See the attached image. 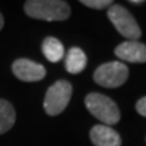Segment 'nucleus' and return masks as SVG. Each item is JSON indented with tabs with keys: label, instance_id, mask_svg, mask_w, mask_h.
<instances>
[{
	"label": "nucleus",
	"instance_id": "1",
	"mask_svg": "<svg viewBox=\"0 0 146 146\" xmlns=\"http://www.w3.org/2000/svg\"><path fill=\"white\" fill-rule=\"evenodd\" d=\"M23 8L27 16L47 22L66 21L70 16V7L62 0H29Z\"/></svg>",
	"mask_w": 146,
	"mask_h": 146
},
{
	"label": "nucleus",
	"instance_id": "2",
	"mask_svg": "<svg viewBox=\"0 0 146 146\" xmlns=\"http://www.w3.org/2000/svg\"><path fill=\"white\" fill-rule=\"evenodd\" d=\"M85 107L96 119L103 122L104 125H116L120 120V111L116 103L106 95L98 92L87 95Z\"/></svg>",
	"mask_w": 146,
	"mask_h": 146
},
{
	"label": "nucleus",
	"instance_id": "3",
	"mask_svg": "<svg viewBox=\"0 0 146 146\" xmlns=\"http://www.w3.org/2000/svg\"><path fill=\"white\" fill-rule=\"evenodd\" d=\"M72 84L66 80H58L53 85H50L43 100V108L46 114L50 116L61 114L68 107L72 98Z\"/></svg>",
	"mask_w": 146,
	"mask_h": 146
},
{
	"label": "nucleus",
	"instance_id": "4",
	"mask_svg": "<svg viewBox=\"0 0 146 146\" xmlns=\"http://www.w3.org/2000/svg\"><path fill=\"white\" fill-rule=\"evenodd\" d=\"M107 16L116 29V31L125 38H129V41H138V38H141V27L138 26L134 16L123 5L112 4L108 8Z\"/></svg>",
	"mask_w": 146,
	"mask_h": 146
},
{
	"label": "nucleus",
	"instance_id": "5",
	"mask_svg": "<svg viewBox=\"0 0 146 146\" xmlns=\"http://www.w3.org/2000/svg\"><path fill=\"white\" fill-rule=\"evenodd\" d=\"M129 68L120 61L102 64L94 73V80L96 84L104 88H118L127 81Z\"/></svg>",
	"mask_w": 146,
	"mask_h": 146
},
{
	"label": "nucleus",
	"instance_id": "6",
	"mask_svg": "<svg viewBox=\"0 0 146 146\" xmlns=\"http://www.w3.org/2000/svg\"><path fill=\"white\" fill-rule=\"evenodd\" d=\"M12 72L16 77L26 81V83H34L39 81L46 76V69L43 65L34 62L27 58H18L12 64Z\"/></svg>",
	"mask_w": 146,
	"mask_h": 146
},
{
	"label": "nucleus",
	"instance_id": "7",
	"mask_svg": "<svg viewBox=\"0 0 146 146\" xmlns=\"http://www.w3.org/2000/svg\"><path fill=\"white\" fill-rule=\"evenodd\" d=\"M115 56L133 64L146 62V45L138 41H125L115 47Z\"/></svg>",
	"mask_w": 146,
	"mask_h": 146
},
{
	"label": "nucleus",
	"instance_id": "8",
	"mask_svg": "<svg viewBox=\"0 0 146 146\" xmlns=\"http://www.w3.org/2000/svg\"><path fill=\"white\" fill-rule=\"evenodd\" d=\"M95 146H122V138L116 131L106 125H96L89 133Z\"/></svg>",
	"mask_w": 146,
	"mask_h": 146
},
{
	"label": "nucleus",
	"instance_id": "9",
	"mask_svg": "<svg viewBox=\"0 0 146 146\" xmlns=\"http://www.w3.org/2000/svg\"><path fill=\"white\" fill-rule=\"evenodd\" d=\"M87 66V56L80 47L69 49L66 58H65V68L69 73L77 74L81 73Z\"/></svg>",
	"mask_w": 146,
	"mask_h": 146
},
{
	"label": "nucleus",
	"instance_id": "10",
	"mask_svg": "<svg viewBox=\"0 0 146 146\" xmlns=\"http://www.w3.org/2000/svg\"><path fill=\"white\" fill-rule=\"evenodd\" d=\"M42 53L50 62H58L62 60L65 50L61 41H58L54 36H47L42 43Z\"/></svg>",
	"mask_w": 146,
	"mask_h": 146
},
{
	"label": "nucleus",
	"instance_id": "11",
	"mask_svg": "<svg viewBox=\"0 0 146 146\" xmlns=\"http://www.w3.org/2000/svg\"><path fill=\"white\" fill-rule=\"evenodd\" d=\"M16 114L10 102L0 99V135L7 133L15 125Z\"/></svg>",
	"mask_w": 146,
	"mask_h": 146
},
{
	"label": "nucleus",
	"instance_id": "12",
	"mask_svg": "<svg viewBox=\"0 0 146 146\" xmlns=\"http://www.w3.org/2000/svg\"><path fill=\"white\" fill-rule=\"evenodd\" d=\"M80 3L94 10H104V8H110L114 4L111 0H81Z\"/></svg>",
	"mask_w": 146,
	"mask_h": 146
},
{
	"label": "nucleus",
	"instance_id": "13",
	"mask_svg": "<svg viewBox=\"0 0 146 146\" xmlns=\"http://www.w3.org/2000/svg\"><path fill=\"white\" fill-rule=\"evenodd\" d=\"M135 110H137V112H138L139 115H142V116H145L146 118V96L141 98V99L137 102Z\"/></svg>",
	"mask_w": 146,
	"mask_h": 146
},
{
	"label": "nucleus",
	"instance_id": "14",
	"mask_svg": "<svg viewBox=\"0 0 146 146\" xmlns=\"http://www.w3.org/2000/svg\"><path fill=\"white\" fill-rule=\"evenodd\" d=\"M3 26H4V19H3V15L0 14V31H1Z\"/></svg>",
	"mask_w": 146,
	"mask_h": 146
},
{
	"label": "nucleus",
	"instance_id": "15",
	"mask_svg": "<svg viewBox=\"0 0 146 146\" xmlns=\"http://www.w3.org/2000/svg\"><path fill=\"white\" fill-rule=\"evenodd\" d=\"M130 3H133V4H143V0H130Z\"/></svg>",
	"mask_w": 146,
	"mask_h": 146
}]
</instances>
